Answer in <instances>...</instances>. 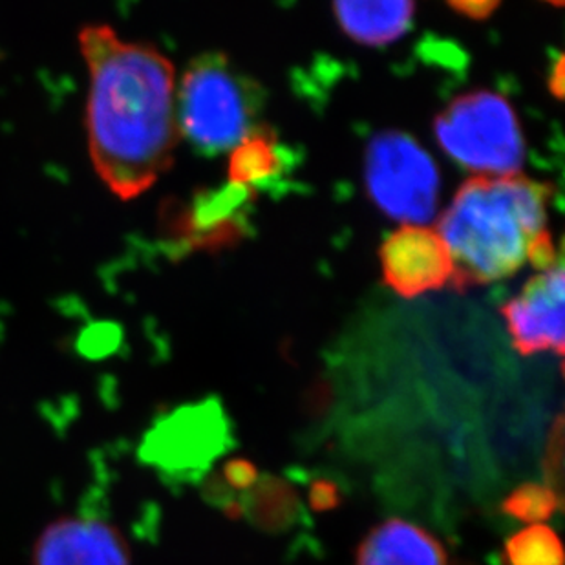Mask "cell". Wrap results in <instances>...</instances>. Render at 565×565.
I'll list each match as a JSON object with an SVG mask.
<instances>
[{"mask_svg": "<svg viewBox=\"0 0 565 565\" xmlns=\"http://www.w3.org/2000/svg\"><path fill=\"white\" fill-rule=\"evenodd\" d=\"M225 478L235 489H249L258 480V470L255 469V465L249 463L246 459H233L225 467Z\"/></svg>", "mask_w": 565, "mask_h": 565, "instance_id": "9a60e30c", "label": "cell"}, {"mask_svg": "<svg viewBox=\"0 0 565 565\" xmlns=\"http://www.w3.org/2000/svg\"><path fill=\"white\" fill-rule=\"evenodd\" d=\"M565 277L562 262L539 271L522 294L503 306L512 344L522 355L540 352L564 353Z\"/></svg>", "mask_w": 565, "mask_h": 565, "instance_id": "52a82bcc", "label": "cell"}, {"mask_svg": "<svg viewBox=\"0 0 565 565\" xmlns=\"http://www.w3.org/2000/svg\"><path fill=\"white\" fill-rule=\"evenodd\" d=\"M79 44L90 74L92 163L114 194L132 200L174 161L180 143L174 66L149 44L127 43L105 24L83 28Z\"/></svg>", "mask_w": 565, "mask_h": 565, "instance_id": "6da1fadb", "label": "cell"}, {"mask_svg": "<svg viewBox=\"0 0 565 565\" xmlns=\"http://www.w3.org/2000/svg\"><path fill=\"white\" fill-rule=\"evenodd\" d=\"M252 188L231 185L227 191L205 192L191 205H171L167 231L180 246L189 249L230 246L242 236L241 218L236 209L246 203V191Z\"/></svg>", "mask_w": 565, "mask_h": 565, "instance_id": "9c48e42d", "label": "cell"}, {"mask_svg": "<svg viewBox=\"0 0 565 565\" xmlns=\"http://www.w3.org/2000/svg\"><path fill=\"white\" fill-rule=\"evenodd\" d=\"M551 196L550 183L520 172L467 180L436 230L452 262V288L498 282L527 262L539 271L562 262L547 230Z\"/></svg>", "mask_w": 565, "mask_h": 565, "instance_id": "7a4b0ae2", "label": "cell"}, {"mask_svg": "<svg viewBox=\"0 0 565 565\" xmlns=\"http://www.w3.org/2000/svg\"><path fill=\"white\" fill-rule=\"evenodd\" d=\"M434 132L441 149L478 177L518 174L525 160L516 113L497 92L456 97L434 121Z\"/></svg>", "mask_w": 565, "mask_h": 565, "instance_id": "277c9868", "label": "cell"}, {"mask_svg": "<svg viewBox=\"0 0 565 565\" xmlns=\"http://www.w3.org/2000/svg\"><path fill=\"white\" fill-rule=\"evenodd\" d=\"M416 0H333L342 32L359 44L386 46L411 28Z\"/></svg>", "mask_w": 565, "mask_h": 565, "instance_id": "30bf717a", "label": "cell"}, {"mask_svg": "<svg viewBox=\"0 0 565 565\" xmlns=\"http://www.w3.org/2000/svg\"><path fill=\"white\" fill-rule=\"evenodd\" d=\"M507 561L511 565H564V550L553 529L534 523L509 539Z\"/></svg>", "mask_w": 565, "mask_h": 565, "instance_id": "4fadbf2b", "label": "cell"}, {"mask_svg": "<svg viewBox=\"0 0 565 565\" xmlns=\"http://www.w3.org/2000/svg\"><path fill=\"white\" fill-rule=\"evenodd\" d=\"M30 565H132V550L105 518L66 514L39 533Z\"/></svg>", "mask_w": 565, "mask_h": 565, "instance_id": "8992f818", "label": "cell"}, {"mask_svg": "<svg viewBox=\"0 0 565 565\" xmlns=\"http://www.w3.org/2000/svg\"><path fill=\"white\" fill-rule=\"evenodd\" d=\"M550 88L556 99L564 97V57L556 60L555 68L551 72Z\"/></svg>", "mask_w": 565, "mask_h": 565, "instance_id": "ac0fdd59", "label": "cell"}, {"mask_svg": "<svg viewBox=\"0 0 565 565\" xmlns=\"http://www.w3.org/2000/svg\"><path fill=\"white\" fill-rule=\"evenodd\" d=\"M500 2L502 0H448L452 10L458 11L461 15L476 19V21H483L487 17H491Z\"/></svg>", "mask_w": 565, "mask_h": 565, "instance_id": "2e32d148", "label": "cell"}, {"mask_svg": "<svg viewBox=\"0 0 565 565\" xmlns=\"http://www.w3.org/2000/svg\"><path fill=\"white\" fill-rule=\"evenodd\" d=\"M370 198L390 218L425 225L436 216L439 172L416 139L399 130L375 134L364 156Z\"/></svg>", "mask_w": 565, "mask_h": 565, "instance_id": "5b68a950", "label": "cell"}, {"mask_svg": "<svg viewBox=\"0 0 565 565\" xmlns=\"http://www.w3.org/2000/svg\"><path fill=\"white\" fill-rule=\"evenodd\" d=\"M558 505H561L558 497L551 487L527 483V486L518 487L516 491L507 498L505 503H503V511L516 518L520 522L534 525V523L550 520L555 514Z\"/></svg>", "mask_w": 565, "mask_h": 565, "instance_id": "5bb4252c", "label": "cell"}, {"mask_svg": "<svg viewBox=\"0 0 565 565\" xmlns=\"http://www.w3.org/2000/svg\"><path fill=\"white\" fill-rule=\"evenodd\" d=\"M379 258L384 282L405 299L445 288L452 278L447 246L427 225H403L384 241Z\"/></svg>", "mask_w": 565, "mask_h": 565, "instance_id": "ba28073f", "label": "cell"}, {"mask_svg": "<svg viewBox=\"0 0 565 565\" xmlns=\"http://www.w3.org/2000/svg\"><path fill=\"white\" fill-rule=\"evenodd\" d=\"M177 102L180 134L203 154L233 150L256 130L255 97L224 55H202L192 61Z\"/></svg>", "mask_w": 565, "mask_h": 565, "instance_id": "3957f363", "label": "cell"}, {"mask_svg": "<svg viewBox=\"0 0 565 565\" xmlns=\"http://www.w3.org/2000/svg\"><path fill=\"white\" fill-rule=\"evenodd\" d=\"M337 502H339V494H337L335 487L326 483V481L315 483L313 489H311V503H313L317 511L331 509V507L337 505Z\"/></svg>", "mask_w": 565, "mask_h": 565, "instance_id": "e0dca14e", "label": "cell"}, {"mask_svg": "<svg viewBox=\"0 0 565 565\" xmlns=\"http://www.w3.org/2000/svg\"><path fill=\"white\" fill-rule=\"evenodd\" d=\"M277 167L278 156L271 132L256 128L231 150L230 183L252 188L253 183L273 177Z\"/></svg>", "mask_w": 565, "mask_h": 565, "instance_id": "7c38bea8", "label": "cell"}, {"mask_svg": "<svg viewBox=\"0 0 565 565\" xmlns=\"http://www.w3.org/2000/svg\"><path fill=\"white\" fill-rule=\"evenodd\" d=\"M545 2H550V4L558 6V8H562L564 6V0H545Z\"/></svg>", "mask_w": 565, "mask_h": 565, "instance_id": "d6986e66", "label": "cell"}, {"mask_svg": "<svg viewBox=\"0 0 565 565\" xmlns=\"http://www.w3.org/2000/svg\"><path fill=\"white\" fill-rule=\"evenodd\" d=\"M358 565H447V556L433 534L394 518L364 539Z\"/></svg>", "mask_w": 565, "mask_h": 565, "instance_id": "8fae6325", "label": "cell"}]
</instances>
